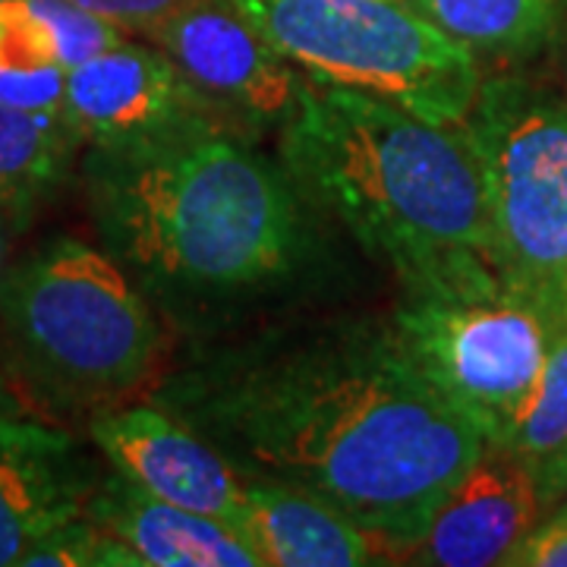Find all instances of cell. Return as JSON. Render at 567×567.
Returning a JSON list of instances; mask_svg holds the SVG:
<instances>
[{"mask_svg": "<svg viewBox=\"0 0 567 567\" xmlns=\"http://www.w3.org/2000/svg\"><path fill=\"white\" fill-rule=\"evenodd\" d=\"M152 401L240 476L309 492L404 558L486 447L410 360L394 324L372 319L212 347Z\"/></svg>", "mask_w": 567, "mask_h": 567, "instance_id": "obj_1", "label": "cell"}, {"mask_svg": "<svg viewBox=\"0 0 567 567\" xmlns=\"http://www.w3.org/2000/svg\"><path fill=\"white\" fill-rule=\"evenodd\" d=\"M82 181L104 252L158 316L193 331L281 300L324 262L322 212L281 158L208 114L89 148Z\"/></svg>", "mask_w": 567, "mask_h": 567, "instance_id": "obj_2", "label": "cell"}, {"mask_svg": "<svg viewBox=\"0 0 567 567\" xmlns=\"http://www.w3.org/2000/svg\"><path fill=\"white\" fill-rule=\"evenodd\" d=\"M281 164L319 212L385 259L406 290L498 278L488 259L483 164L464 123L303 76Z\"/></svg>", "mask_w": 567, "mask_h": 567, "instance_id": "obj_3", "label": "cell"}, {"mask_svg": "<svg viewBox=\"0 0 567 567\" xmlns=\"http://www.w3.org/2000/svg\"><path fill=\"white\" fill-rule=\"evenodd\" d=\"M0 347L25 388L61 413H102L162 385L155 306L95 246L58 237L0 278Z\"/></svg>", "mask_w": 567, "mask_h": 567, "instance_id": "obj_4", "label": "cell"}, {"mask_svg": "<svg viewBox=\"0 0 567 567\" xmlns=\"http://www.w3.org/2000/svg\"><path fill=\"white\" fill-rule=\"evenodd\" d=\"M306 80L353 89L432 123H464L480 95L473 51L410 0H230Z\"/></svg>", "mask_w": 567, "mask_h": 567, "instance_id": "obj_5", "label": "cell"}, {"mask_svg": "<svg viewBox=\"0 0 567 567\" xmlns=\"http://www.w3.org/2000/svg\"><path fill=\"white\" fill-rule=\"evenodd\" d=\"M488 208V259L514 293L567 316V102L524 80L480 85L466 117Z\"/></svg>", "mask_w": 567, "mask_h": 567, "instance_id": "obj_6", "label": "cell"}, {"mask_svg": "<svg viewBox=\"0 0 567 567\" xmlns=\"http://www.w3.org/2000/svg\"><path fill=\"white\" fill-rule=\"evenodd\" d=\"M394 331L410 360L486 439L511 445L539 385L555 322L492 278L445 290H406Z\"/></svg>", "mask_w": 567, "mask_h": 567, "instance_id": "obj_7", "label": "cell"}, {"mask_svg": "<svg viewBox=\"0 0 567 567\" xmlns=\"http://www.w3.org/2000/svg\"><path fill=\"white\" fill-rule=\"evenodd\" d=\"M148 41L171 58L205 111L244 136L281 130L300 99L303 73L230 0H193Z\"/></svg>", "mask_w": 567, "mask_h": 567, "instance_id": "obj_8", "label": "cell"}, {"mask_svg": "<svg viewBox=\"0 0 567 567\" xmlns=\"http://www.w3.org/2000/svg\"><path fill=\"white\" fill-rule=\"evenodd\" d=\"M111 470L148 495L189 507L240 529L246 480L221 451L162 404L111 406L89 420Z\"/></svg>", "mask_w": 567, "mask_h": 567, "instance_id": "obj_9", "label": "cell"}, {"mask_svg": "<svg viewBox=\"0 0 567 567\" xmlns=\"http://www.w3.org/2000/svg\"><path fill=\"white\" fill-rule=\"evenodd\" d=\"M63 114L82 145L117 148L208 111L162 48L123 39L66 73Z\"/></svg>", "mask_w": 567, "mask_h": 567, "instance_id": "obj_10", "label": "cell"}, {"mask_svg": "<svg viewBox=\"0 0 567 567\" xmlns=\"http://www.w3.org/2000/svg\"><path fill=\"white\" fill-rule=\"evenodd\" d=\"M543 517L536 470L511 445H486L447 492L406 561L429 567L505 565Z\"/></svg>", "mask_w": 567, "mask_h": 567, "instance_id": "obj_11", "label": "cell"}, {"mask_svg": "<svg viewBox=\"0 0 567 567\" xmlns=\"http://www.w3.org/2000/svg\"><path fill=\"white\" fill-rule=\"evenodd\" d=\"M99 480L66 432L25 416L0 420V567L20 565L41 536L82 517Z\"/></svg>", "mask_w": 567, "mask_h": 567, "instance_id": "obj_12", "label": "cell"}, {"mask_svg": "<svg viewBox=\"0 0 567 567\" xmlns=\"http://www.w3.org/2000/svg\"><path fill=\"white\" fill-rule=\"evenodd\" d=\"M82 517L126 543L142 567H265L234 524L162 502L117 470L99 480Z\"/></svg>", "mask_w": 567, "mask_h": 567, "instance_id": "obj_13", "label": "cell"}, {"mask_svg": "<svg viewBox=\"0 0 567 567\" xmlns=\"http://www.w3.org/2000/svg\"><path fill=\"white\" fill-rule=\"evenodd\" d=\"M240 533L259 551L265 567H363L394 561L369 529L338 507L268 480H246Z\"/></svg>", "mask_w": 567, "mask_h": 567, "instance_id": "obj_14", "label": "cell"}, {"mask_svg": "<svg viewBox=\"0 0 567 567\" xmlns=\"http://www.w3.org/2000/svg\"><path fill=\"white\" fill-rule=\"evenodd\" d=\"M80 145L66 114L0 104V208L25 215L54 193Z\"/></svg>", "mask_w": 567, "mask_h": 567, "instance_id": "obj_15", "label": "cell"}, {"mask_svg": "<svg viewBox=\"0 0 567 567\" xmlns=\"http://www.w3.org/2000/svg\"><path fill=\"white\" fill-rule=\"evenodd\" d=\"M473 54L524 61L555 39L561 0H410Z\"/></svg>", "mask_w": 567, "mask_h": 567, "instance_id": "obj_16", "label": "cell"}, {"mask_svg": "<svg viewBox=\"0 0 567 567\" xmlns=\"http://www.w3.org/2000/svg\"><path fill=\"white\" fill-rule=\"evenodd\" d=\"M66 66L29 0L0 3V104L63 114Z\"/></svg>", "mask_w": 567, "mask_h": 567, "instance_id": "obj_17", "label": "cell"}, {"mask_svg": "<svg viewBox=\"0 0 567 567\" xmlns=\"http://www.w3.org/2000/svg\"><path fill=\"white\" fill-rule=\"evenodd\" d=\"M567 445V316L555 322L539 385L529 398L511 447L539 470Z\"/></svg>", "mask_w": 567, "mask_h": 567, "instance_id": "obj_18", "label": "cell"}, {"mask_svg": "<svg viewBox=\"0 0 567 567\" xmlns=\"http://www.w3.org/2000/svg\"><path fill=\"white\" fill-rule=\"evenodd\" d=\"M20 567H142V561L117 536L85 517H76L41 536L22 555Z\"/></svg>", "mask_w": 567, "mask_h": 567, "instance_id": "obj_19", "label": "cell"}, {"mask_svg": "<svg viewBox=\"0 0 567 567\" xmlns=\"http://www.w3.org/2000/svg\"><path fill=\"white\" fill-rule=\"evenodd\" d=\"M76 7L102 17L121 32H136V35H152L162 22H167L183 7L193 0H73Z\"/></svg>", "mask_w": 567, "mask_h": 567, "instance_id": "obj_20", "label": "cell"}, {"mask_svg": "<svg viewBox=\"0 0 567 567\" xmlns=\"http://www.w3.org/2000/svg\"><path fill=\"white\" fill-rule=\"evenodd\" d=\"M507 567H567V505L551 507L524 543L507 555Z\"/></svg>", "mask_w": 567, "mask_h": 567, "instance_id": "obj_21", "label": "cell"}, {"mask_svg": "<svg viewBox=\"0 0 567 567\" xmlns=\"http://www.w3.org/2000/svg\"><path fill=\"white\" fill-rule=\"evenodd\" d=\"M536 486H539L543 514H548L551 507L567 505V445L536 470Z\"/></svg>", "mask_w": 567, "mask_h": 567, "instance_id": "obj_22", "label": "cell"}, {"mask_svg": "<svg viewBox=\"0 0 567 567\" xmlns=\"http://www.w3.org/2000/svg\"><path fill=\"white\" fill-rule=\"evenodd\" d=\"M7 416H22V406L20 398L10 391L7 385V379H3V369H0V420H7Z\"/></svg>", "mask_w": 567, "mask_h": 567, "instance_id": "obj_23", "label": "cell"}, {"mask_svg": "<svg viewBox=\"0 0 567 567\" xmlns=\"http://www.w3.org/2000/svg\"><path fill=\"white\" fill-rule=\"evenodd\" d=\"M0 3H3V0H0Z\"/></svg>", "mask_w": 567, "mask_h": 567, "instance_id": "obj_24", "label": "cell"}, {"mask_svg": "<svg viewBox=\"0 0 567 567\" xmlns=\"http://www.w3.org/2000/svg\"><path fill=\"white\" fill-rule=\"evenodd\" d=\"M565 80H567V76H565Z\"/></svg>", "mask_w": 567, "mask_h": 567, "instance_id": "obj_25", "label": "cell"}]
</instances>
